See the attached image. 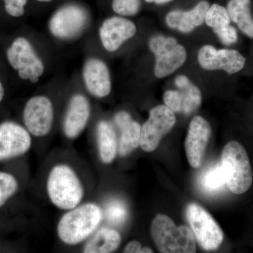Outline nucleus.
Listing matches in <instances>:
<instances>
[{"label":"nucleus","mask_w":253,"mask_h":253,"mask_svg":"<svg viewBox=\"0 0 253 253\" xmlns=\"http://www.w3.org/2000/svg\"><path fill=\"white\" fill-rule=\"evenodd\" d=\"M38 1H41V2H49V1H51L52 0H38Z\"/></svg>","instance_id":"33"},{"label":"nucleus","mask_w":253,"mask_h":253,"mask_svg":"<svg viewBox=\"0 0 253 253\" xmlns=\"http://www.w3.org/2000/svg\"><path fill=\"white\" fill-rule=\"evenodd\" d=\"M83 78L86 89L95 97H105L111 92L109 70L101 60H87L83 69Z\"/></svg>","instance_id":"17"},{"label":"nucleus","mask_w":253,"mask_h":253,"mask_svg":"<svg viewBox=\"0 0 253 253\" xmlns=\"http://www.w3.org/2000/svg\"><path fill=\"white\" fill-rule=\"evenodd\" d=\"M4 96V89L3 87L2 84L0 83V102L2 101L3 98Z\"/></svg>","instance_id":"32"},{"label":"nucleus","mask_w":253,"mask_h":253,"mask_svg":"<svg viewBox=\"0 0 253 253\" xmlns=\"http://www.w3.org/2000/svg\"><path fill=\"white\" fill-rule=\"evenodd\" d=\"M105 214L109 223L114 225H121L127 218V209L123 201L113 200L106 205Z\"/></svg>","instance_id":"25"},{"label":"nucleus","mask_w":253,"mask_h":253,"mask_svg":"<svg viewBox=\"0 0 253 253\" xmlns=\"http://www.w3.org/2000/svg\"><path fill=\"white\" fill-rule=\"evenodd\" d=\"M176 123L174 113L166 105H158L151 110L149 119L141 127L140 146L146 152L157 149L163 136Z\"/></svg>","instance_id":"7"},{"label":"nucleus","mask_w":253,"mask_h":253,"mask_svg":"<svg viewBox=\"0 0 253 253\" xmlns=\"http://www.w3.org/2000/svg\"><path fill=\"white\" fill-rule=\"evenodd\" d=\"M121 241L118 231L111 228L102 227L88 240L83 248V253H113L121 246Z\"/></svg>","instance_id":"21"},{"label":"nucleus","mask_w":253,"mask_h":253,"mask_svg":"<svg viewBox=\"0 0 253 253\" xmlns=\"http://www.w3.org/2000/svg\"><path fill=\"white\" fill-rule=\"evenodd\" d=\"M186 214L201 247L207 251L217 249L222 243L224 234L212 216L196 204H190L187 206Z\"/></svg>","instance_id":"6"},{"label":"nucleus","mask_w":253,"mask_h":253,"mask_svg":"<svg viewBox=\"0 0 253 253\" xmlns=\"http://www.w3.org/2000/svg\"><path fill=\"white\" fill-rule=\"evenodd\" d=\"M87 20V14L83 7L66 5L53 15L49 22L50 31L60 39H72L83 31Z\"/></svg>","instance_id":"10"},{"label":"nucleus","mask_w":253,"mask_h":253,"mask_svg":"<svg viewBox=\"0 0 253 253\" xmlns=\"http://www.w3.org/2000/svg\"><path fill=\"white\" fill-rule=\"evenodd\" d=\"M18 187V181L12 174L0 171V208L16 194Z\"/></svg>","instance_id":"26"},{"label":"nucleus","mask_w":253,"mask_h":253,"mask_svg":"<svg viewBox=\"0 0 253 253\" xmlns=\"http://www.w3.org/2000/svg\"><path fill=\"white\" fill-rule=\"evenodd\" d=\"M28 0H4L6 13L14 17H20L25 12V6Z\"/></svg>","instance_id":"29"},{"label":"nucleus","mask_w":253,"mask_h":253,"mask_svg":"<svg viewBox=\"0 0 253 253\" xmlns=\"http://www.w3.org/2000/svg\"><path fill=\"white\" fill-rule=\"evenodd\" d=\"M90 117V105L85 96L76 94L70 100L64 121L63 131L68 139H76L86 127Z\"/></svg>","instance_id":"16"},{"label":"nucleus","mask_w":253,"mask_h":253,"mask_svg":"<svg viewBox=\"0 0 253 253\" xmlns=\"http://www.w3.org/2000/svg\"><path fill=\"white\" fill-rule=\"evenodd\" d=\"M115 123L121 131L118 151L122 157L128 156L140 145L141 126L131 119L126 111H121L115 116Z\"/></svg>","instance_id":"19"},{"label":"nucleus","mask_w":253,"mask_h":253,"mask_svg":"<svg viewBox=\"0 0 253 253\" xmlns=\"http://www.w3.org/2000/svg\"><path fill=\"white\" fill-rule=\"evenodd\" d=\"M102 209L94 203L80 204L60 219L57 234L66 245L76 246L92 235L103 219Z\"/></svg>","instance_id":"1"},{"label":"nucleus","mask_w":253,"mask_h":253,"mask_svg":"<svg viewBox=\"0 0 253 253\" xmlns=\"http://www.w3.org/2000/svg\"><path fill=\"white\" fill-rule=\"evenodd\" d=\"M46 191L51 202L63 211L79 206L84 195V187L77 173L69 166L59 164L50 171Z\"/></svg>","instance_id":"2"},{"label":"nucleus","mask_w":253,"mask_h":253,"mask_svg":"<svg viewBox=\"0 0 253 253\" xmlns=\"http://www.w3.org/2000/svg\"><path fill=\"white\" fill-rule=\"evenodd\" d=\"M8 61L23 80L36 83L44 73V65L31 43L23 38L15 40L7 50Z\"/></svg>","instance_id":"8"},{"label":"nucleus","mask_w":253,"mask_h":253,"mask_svg":"<svg viewBox=\"0 0 253 253\" xmlns=\"http://www.w3.org/2000/svg\"><path fill=\"white\" fill-rule=\"evenodd\" d=\"M200 66L207 71H225L234 74L244 69L246 58L235 49H217L212 45H204L198 53Z\"/></svg>","instance_id":"11"},{"label":"nucleus","mask_w":253,"mask_h":253,"mask_svg":"<svg viewBox=\"0 0 253 253\" xmlns=\"http://www.w3.org/2000/svg\"><path fill=\"white\" fill-rule=\"evenodd\" d=\"M98 151L101 162L110 164L114 161L118 152L116 131L111 123L100 121L96 126Z\"/></svg>","instance_id":"20"},{"label":"nucleus","mask_w":253,"mask_h":253,"mask_svg":"<svg viewBox=\"0 0 253 253\" xmlns=\"http://www.w3.org/2000/svg\"><path fill=\"white\" fill-rule=\"evenodd\" d=\"M177 90H168L163 95L165 104L174 113L190 114L199 109L202 101L199 88L187 76L181 75L174 81Z\"/></svg>","instance_id":"12"},{"label":"nucleus","mask_w":253,"mask_h":253,"mask_svg":"<svg viewBox=\"0 0 253 253\" xmlns=\"http://www.w3.org/2000/svg\"><path fill=\"white\" fill-rule=\"evenodd\" d=\"M23 121L28 131L37 137L47 135L54 123V107L47 97L37 96L26 103Z\"/></svg>","instance_id":"9"},{"label":"nucleus","mask_w":253,"mask_h":253,"mask_svg":"<svg viewBox=\"0 0 253 253\" xmlns=\"http://www.w3.org/2000/svg\"><path fill=\"white\" fill-rule=\"evenodd\" d=\"M205 22L214 31L229 26L231 19L226 8L219 4H214L210 6L206 12Z\"/></svg>","instance_id":"24"},{"label":"nucleus","mask_w":253,"mask_h":253,"mask_svg":"<svg viewBox=\"0 0 253 253\" xmlns=\"http://www.w3.org/2000/svg\"><path fill=\"white\" fill-rule=\"evenodd\" d=\"M151 236L156 247L163 253H194L196 239L186 226H177L170 217L158 214L152 221Z\"/></svg>","instance_id":"3"},{"label":"nucleus","mask_w":253,"mask_h":253,"mask_svg":"<svg viewBox=\"0 0 253 253\" xmlns=\"http://www.w3.org/2000/svg\"><path fill=\"white\" fill-rule=\"evenodd\" d=\"M211 133V125L205 118L198 116L191 120L185 140L186 157L191 167L201 166Z\"/></svg>","instance_id":"14"},{"label":"nucleus","mask_w":253,"mask_h":253,"mask_svg":"<svg viewBox=\"0 0 253 253\" xmlns=\"http://www.w3.org/2000/svg\"><path fill=\"white\" fill-rule=\"evenodd\" d=\"M149 45L156 56L154 74L156 78H165L170 76L186 62V49L174 38L154 36L150 40Z\"/></svg>","instance_id":"5"},{"label":"nucleus","mask_w":253,"mask_h":253,"mask_svg":"<svg viewBox=\"0 0 253 253\" xmlns=\"http://www.w3.org/2000/svg\"><path fill=\"white\" fill-rule=\"evenodd\" d=\"M221 165L226 185L234 194H244L251 188L252 169L247 152L240 143L233 141L224 146Z\"/></svg>","instance_id":"4"},{"label":"nucleus","mask_w":253,"mask_h":253,"mask_svg":"<svg viewBox=\"0 0 253 253\" xmlns=\"http://www.w3.org/2000/svg\"><path fill=\"white\" fill-rule=\"evenodd\" d=\"M136 27L129 20L119 16L107 18L99 30L100 38L107 51H116L123 43L135 36Z\"/></svg>","instance_id":"15"},{"label":"nucleus","mask_w":253,"mask_h":253,"mask_svg":"<svg viewBox=\"0 0 253 253\" xmlns=\"http://www.w3.org/2000/svg\"><path fill=\"white\" fill-rule=\"evenodd\" d=\"M226 184L225 176L221 164L214 165L208 168L202 174L200 181L201 188L206 192L214 194Z\"/></svg>","instance_id":"23"},{"label":"nucleus","mask_w":253,"mask_h":253,"mask_svg":"<svg viewBox=\"0 0 253 253\" xmlns=\"http://www.w3.org/2000/svg\"><path fill=\"white\" fill-rule=\"evenodd\" d=\"M141 0H113L112 8L121 16H134L141 8Z\"/></svg>","instance_id":"27"},{"label":"nucleus","mask_w":253,"mask_h":253,"mask_svg":"<svg viewBox=\"0 0 253 253\" xmlns=\"http://www.w3.org/2000/svg\"><path fill=\"white\" fill-rule=\"evenodd\" d=\"M145 1L148 3H156L157 4H167L168 2H170L172 0H144Z\"/></svg>","instance_id":"31"},{"label":"nucleus","mask_w":253,"mask_h":253,"mask_svg":"<svg viewBox=\"0 0 253 253\" xmlns=\"http://www.w3.org/2000/svg\"><path fill=\"white\" fill-rule=\"evenodd\" d=\"M251 0H230L226 6L231 21L236 23L240 31L253 39V17Z\"/></svg>","instance_id":"22"},{"label":"nucleus","mask_w":253,"mask_h":253,"mask_svg":"<svg viewBox=\"0 0 253 253\" xmlns=\"http://www.w3.org/2000/svg\"><path fill=\"white\" fill-rule=\"evenodd\" d=\"M209 7V3L206 0H202L192 9L174 10L166 16V23L168 27L172 29L177 30L183 33H191L205 22V17Z\"/></svg>","instance_id":"18"},{"label":"nucleus","mask_w":253,"mask_h":253,"mask_svg":"<svg viewBox=\"0 0 253 253\" xmlns=\"http://www.w3.org/2000/svg\"><path fill=\"white\" fill-rule=\"evenodd\" d=\"M221 42L225 45L229 46L235 44L238 41V33L234 26L229 25L222 29L214 31Z\"/></svg>","instance_id":"28"},{"label":"nucleus","mask_w":253,"mask_h":253,"mask_svg":"<svg viewBox=\"0 0 253 253\" xmlns=\"http://www.w3.org/2000/svg\"><path fill=\"white\" fill-rule=\"evenodd\" d=\"M125 253H154L149 248H143L139 241H133L127 244L124 249Z\"/></svg>","instance_id":"30"},{"label":"nucleus","mask_w":253,"mask_h":253,"mask_svg":"<svg viewBox=\"0 0 253 253\" xmlns=\"http://www.w3.org/2000/svg\"><path fill=\"white\" fill-rule=\"evenodd\" d=\"M29 131L13 122L0 124V161L22 156L31 149Z\"/></svg>","instance_id":"13"}]
</instances>
